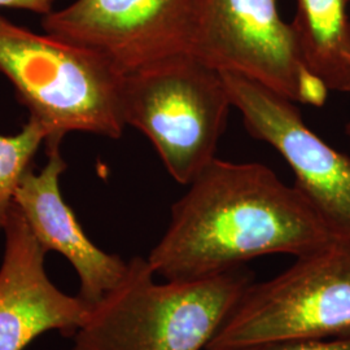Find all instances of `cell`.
<instances>
[{"label":"cell","mask_w":350,"mask_h":350,"mask_svg":"<svg viewBox=\"0 0 350 350\" xmlns=\"http://www.w3.org/2000/svg\"><path fill=\"white\" fill-rule=\"evenodd\" d=\"M0 266V350H24L40 335L57 331L66 338L86 322L91 305L69 296L46 273V250L13 204L4 226Z\"/></svg>","instance_id":"9c48e42d"},{"label":"cell","mask_w":350,"mask_h":350,"mask_svg":"<svg viewBox=\"0 0 350 350\" xmlns=\"http://www.w3.org/2000/svg\"><path fill=\"white\" fill-rule=\"evenodd\" d=\"M230 350H350V338L284 341Z\"/></svg>","instance_id":"4fadbf2b"},{"label":"cell","mask_w":350,"mask_h":350,"mask_svg":"<svg viewBox=\"0 0 350 350\" xmlns=\"http://www.w3.org/2000/svg\"><path fill=\"white\" fill-rule=\"evenodd\" d=\"M349 4V0H296L292 26L302 59L329 92H350Z\"/></svg>","instance_id":"8fae6325"},{"label":"cell","mask_w":350,"mask_h":350,"mask_svg":"<svg viewBox=\"0 0 350 350\" xmlns=\"http://www.w3.org/2000/svg\"><path fill=\"white\" fill-rule=\"evenodd\" d=\"M144 257L91 306L72 350H206L253 283L245 266L198 280L159 283Z\"/></svg>","instance_id":"7a4b0ae2"},{"label":"cell","mask_w":350,"mask_h":350,"mask_svg":"<svg viewBox=\"0 0 350 350\" xmlns=\"http://www.w3.org/2000/svg\"><path fill=\"white\" fill-rule=\"evenodd\" d=\"M200 0H75L42 17L44 33L95 51L129 75L189 53Z\"/></svg>","instance_id":"ba28073f"},{"label":"cell","mask_w":350,"mask_h":350,"mask_svg":"<svg viewBox=\"0 0 350 350\" xmlns=\"http://www.w3.org/2000/svg\"><path fill=\"white\" fill-rule=\"evenodd\" d=\"M65 170L60 146L47 148V163L39 173L30 169L24 175L14 202L46 252H57L72 263L79 279L78 296L92 306L121 282L127 261L104 252L88 239L64 200L60 178Z\"/></svg>","instance_id":"30bf717a"},{"label":"cell","mask_w":350,"mask_h":350,"mask_svg":"<svg viewBox=\"0 0 350 350\" xmlns=\"http://www.w3.org/2000/svg\"><path fill=\"white\" fill-rule=\"evenodd\" d=\"M349 1H350V0H349Z\"/></svg>","instance_id":"2e32d148"},{"label":"cell","mask_w":350,"mask_h":350,"mask_svg":"<svg viewBox=\"0 0 350 350\" xmlns=\"http://www.w3.org/2000/svg\"><path fill=\"white\" fill-rule=\"evenodd\" d=\"M345 134H347V137H348V139H349L350 143V122H348L347 126H345Z\"/></svg>","instance_id":"9a60e30c"},{"label":"cell","mask_w":350,"mask_h":350,"mask_svg":"<svg viewBox=\"0 0 350 350\" xmlns=\"http://www.w3.org/2000/svg\"><path fill=\"white\" fill-rule=\"evenodd\" d=\"M232 103L222 73L191 53L125 75L126 126L139 130L165 169L188 186L212 163Z\"/></svg>","instance_id":"277c9868"},{"label":"cell","mask_w":350,"mask_h":350,"mask_svg":"<svg viewBox=\"0 0 350 350\" xmlns=\"http://www.w3.org/2000/svg\"><path fill=\"white\" fill-rule=\"evenodd\" d=\"M279 0H200L189 53L293 103L321 108L328 88L308 69Z\"/></svg>","instance_id":"8992f818"},{"label":"cell","mask_w":350,"mask_h":350,"mask_svg":"<svg viewBox=\"0 0 350 350\" xmlns=\"http://www.w3.org/2000/svg\"><path fill=\"white\" fill-rule=\"evenodd\" d=\"M0 73L46 133V148L70 133L120 139L122 75L95 51L17 25L0 13Z\"/></svg>","instance_id":"3957f363"},{"label":"cell","mask_w":350,"mask_h":350,"mask_svg":"<svg viewBox=\"0 0 350 350\" xmlns=\"http://www.w3.org/2000/svg\"><path fill=\"white\" fill-rule=\"evenodd\" d=\"M350 338V245L334 241L252 283L206 350Z\"/></svg>","instance_id":"5b68a950"},{"label":"cell","mask_w":350,"mask_h":350,"mask_svg":"<svg viewBox=\"0 0 350 350\" xmlns=\"http://www.w3.org/2000/svg\"><path fill=\"white\" fill-rule=\"evenodd\" d=\"M232 107L253 138L271 146L295 175V187L335 241L350 245V157L305 124L296 103L243 75L221 72Z\"/></svg>","instance_id":"52a82bcc"},{"label":"cell","mask_w":350,"mask_h":350,"mask_svg":"<svg viewBox=\"0 0 350 350\" xmlns=\"http://www.w3.org/2000/svg\"><path fill=\"white\" fill-rule=\"evenodd\" d=\"M334 241L309 201L274 170L214 159L173 204L147 260L165 280H198L269 254L297 258Z\"/></svg>","instance_id":"6da1fadb"},{"label":"cell","mask_w":350,"mask_h":350,"mask_svg":"<svg viewBox=\"0 0 350 350\" xmlns=\"http://www.w3.org/2000/svg\"><path fill=\"white\" fill-rule=\"evenodd\" d=\"M55 0H0V8L24 10L42 17L53 11Z\"/></svg>","instance_id":"5bb4252c"},{"label":"cell","mask_w":350,"mask_h":350,"mask_svg":"<svg viewBox=\"0 0 350 350\" xmlns=\"http://www.w3.org/2000/svg\"><path fill=\"white\" fill-rule=\"evenodd\" d=\"M44 142V130L30 117L20 133L0 135V232L4 231L16 191Z\"/></svg>","instance_id":"7c38bea8"}]
</instances>
